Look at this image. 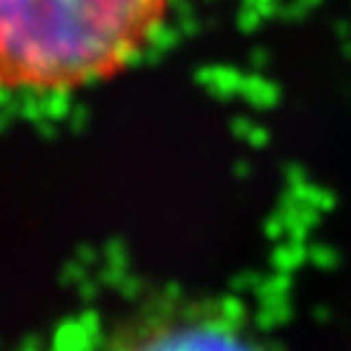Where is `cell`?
Wrapping results in <instances>:
<instances>
[{"mask_svg": "<svg viewBox=\"0 0 351 351\" xmlns=\"http://www.w3.org/2000/svg\"><path fill=\"white\" fill-rule=\"evenodd\" d=\"M172 0H0V88L68 94L120 75L156 42Z\"/></svg>", "mask_w": 351, "mask_h": 351, "instance_id": "1", "label": "cell"}, {"mask_svg": "<svg viewBox=\"0 0 351 351\" xmlns=\"http://www.w3.org/2000/svg\"><path fill=\"white\" fill-rule=\"evenodd\" d=\"M125 351H263L239 330L211 317H177L141 333Z\"/></svg>", "mask_w": 351, "mask_h": 351, "instance_id": "2", "label": "cell"}]
</instances>
